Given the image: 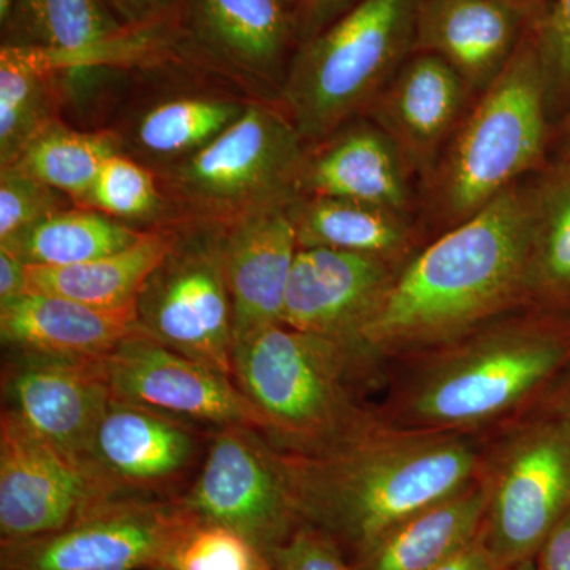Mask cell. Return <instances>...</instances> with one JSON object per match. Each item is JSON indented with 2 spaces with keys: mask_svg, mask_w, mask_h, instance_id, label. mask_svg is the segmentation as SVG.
Listing matches in <instances>:
<instances>
[{
  "mask_svg": "<svg viewBox=\"0 0 570 570\" xmlns=\"http://www.w3.org/2000/svg\"><path fill=\"white\" fill-rule=\"evenodd\" d=\"M149 570H164V569L156 568V569H149Z\"/></svg>",
  "mask_w": 570,
  "mask_h": 570,
  "instance_id": "obj_48",
  "label": "cell"
},
{
  "mask_svg": "<svg viewBox=\"0 0 570 570\" xmlns=\"http://www.w3.org/2000/svg\"><path fill=\"white\" fill-rule=\"evenodd\" d=\"M164 206L156 176L122 153L105 163L82 204L126 224L157 219Z\"/></svg>",
  "mask_w": 570,
  "mask_h": 570,
  "instance_id": "obj_33",
  "label": "cell"
},
{
  "mask_svg": "<svg viewBox=\"0 0 570 570\" xmlns=\"http://www.w3.org/2000/svg\"><path fill=\"white\" fill-rule=\"evenodd\" d=\"M360 0H303L295 13L299 43L324 31L326 26L343 17Z\"/></svg>",
  "mask_w": 570,
  "mask_h": 570,
  "instance_id": "obj_38",
  "label": "cell"
},
{
  "mask_svg": "<svg viewBox=\"0 0 570 570\" xmlns=\"http://www.w3.org/2000/svg\"><path fill=\"white\" fill-rule=\"evenodd\" d=\"M283 2L288 7V9L294 11L295 14L296 10H298L299 6H302L303 0H283Z\"/></svg>",
  "mask_w": 570,
  "mask_h": 570,
  "instance_id": "obj_46",
  "label": "cell"
},
{
  "mask_svg": "<svg viewBox=\"0 0 570 570\" xmlns=\"http://www.w3.org/2000/svg\"><path fill=\"white\" fill-rule=\"evenodd\" d=\"M3 409L85 466L86 456L111 403L104 360L7 354Z\"/></svg>",
  "mask_w": 570,
  "mask_h": 570,
  "instance_id": "obj_15",
  "label": "cell"
},
{
  "mask_svg": "<svg viewBox=\"0 0 570 570\" xmlns=\"http://www.w3.org/2000/svg\"><path fill=\"white\" fill-rule=\"evenodd\" d=\"M159 569L273 570V566L245 535L189 517L165 551Z\"/></svg>",
  "mask_w": 570,
  "mask_h": 570,
  "instance_id": "obj_32",
  "label": "cell"
},
{
  "mask_svg": "<svg viewBox=\"0 0 570 570\" xmlns=\"http://www.w3.org/2000/svg\"><path fill=\"white\" fill-rule=\"evenodd\" d=\"M407 160L377 124L341 127L307 153L298 193L346 198L403 213L409 204Z\"/></svg>",
  "mask_w": 570,
  "mask_h": 570,
  "instance_id": "obj_23",
  "label": "cell"
},
{
  "mask_svg": "<svg viewBox=\"0 0 570 570\" xmlns=\"http://www.w3.org/2000/svg\"><path fill=\"white\" fill-rule=\"evenodd\" d=\"M115 498L13 412L0 417V543L61 530Z\"/></svg>",
  "mask_w": 570,
  "mask_h": 570,
  "instance_id": "obj_12",
  "label": "cell"
},
{
  "mask_svg": "<svg viewBox=\"0 0 570 570\" xmlns=\"http://www.w3.org/2000/svg\"><path fill=\"white\" fill-rule=\"evenodd\" d=\"M532 26L505 0H422L414 52L438 56L469 88L483 92Z\"/></svg>",
  "mask_w": 570,
  "mask_h": 570,
  "instance_id": "obj_19",
  "label": "cell"
},
{
  "mask_svg": "<svg viewBox=\"0 0 570 570\" xmlns=\"http://www.w3.org/2000/svg\"><path fill=\"white\" fill-rule=\"evenodd\" d=\"M504 570H535V558H532V560L519 562V564L515 566H510V568Z\"/></svg>",
  "mask_w": 570,
  "mask_h": 570,
  "instance_id": "obj_45",
  "label": "cell"
},
{
  "mask_svg": "<svg viewBox=\"0 0 570 570\" xmlns=\"http://www.w3.org/2000/svg\"><path fill=\"white\" fill-rule=\"evenodd\" d=\"M247 104L224 97H179L141 116L135 140L142 151L165 159H186L236 121Z\"/></svg>",
  "mask_w": 570,
  "mask_h": 570,
  "instance_id": "obj_31",
  "label": "cell"
},
{
  "mask_svg": "<svg viewBox=\"0 0 570 570\" xmlns=\"http://www.w3.org/2000/svg\"><path fill=\"white\" fill-rule=\"evenodd\" d=\"M471 88L448 62L414 52L374 100V121L412 167L425 168L459 122Z\"/></svg>",
  "mask_w": 570,
  "mask_h": 570,
  "instance_id": "obj_21",
  "label": "cell"
},
{
  "mask_svg": "<svg viewBox=\"0 0 570 570\" xmlns=\"http://www.w3.org/2000/svg\"><path fill=\"white\" fill-rule=\"evenodd\" d=\"M305 138L283 112L261 104L168 171V186L194 219L228 223L250 209L299 197Z\"/></svg>",
  "mask_w": 570,
  "mask_h": 570,
  "instance_id": "obj_7",
  "label": "cell"
},
{
  "mask_svg": "<svg viewBox=\"0 0 570 570\" xmlns=\"http://www.w3.org/2000/svg\"><path fill=\"white\" fill-rule=\"evenodd\" d=\"M562 420H564L566 425H568V426H569V430H570V401H569V406H568V409H566L564 417H562Z\"/></svg>",
  "mask_w": 570,
  "mask_h": 570,
  "instance_id": "obj_47",
  "label": "cell"
},
{
  "mask_svg": "<svg viewBox=\"0 0 570 570\" xmlns=\"http://www.w3.org/2000/svg\"><path fill=\"white\" fill-rule=\"evenodd\" d=\"M393 264L376 255L298 249L285 292L283 324L341 341L365 358L360 335L395 279Z\"/></svg>",
  "mask_w": 570,
  "mask_h": 570,
  "instance_id": "obj_17",
  "label": "cell"
},
{
  "mask_svg": "<svg viewBox=\"0 0 570 570\" xmlns=\"http://www.w3.org/2000/svg\"><path fill=\"white\" fill-rule=\"evenodd\" d=\"M208 428L111 397L85 460L115 497L174 499L204 460Z\"/></svg>",
  "mask_w": 570,
  "mask_h": 570,
  "instance_id": "obj_13",
  "label": "cell"
},
{
  "mask_svg": "<svg viewBox=\"0 0 570 570\" xmlns=\"http://www.w3.org/2000/svg\"><path fill=\"white\" fill-rule=\"evenodd\" d=\"M535 40L551 105L570 107V0H551L549 11L534 26Z\"/></svg>",
  "mask_w": 570,
  "mask_h": 570,
  "instance_id": "obj_35",
  "label": "cell"
},
{
  "mask_svg": "<svg viewBox=\"0 0 570 570\" xmlns=\"http://www.w3.org/2000/svg\"><path fill=\"white\" fill-rule=\"evenodd\" d=\"M535 570H570V512L543 542Z\"/></svg>",
  "mask_w": 570,
  "mask_h": 570,
  "instance_id": "obj_39",
  "label": "cell"
},
{
  "mask_svg": "<svg viewBox=\"0 0 570 570\" xmlns=\"http://www.w3.org/2000/svg\"><path fill=\"white\" fill-rule=\"evenodd\" d=\"M174 499L190 519L238 532L268 558L302 524L281 452L254 426L214 428L193 482Z\"/></svg>",
  "mask_w": 570,
  "mask_h": 570,
  "instance_id": "obj_9",
  "label": "cell"
},
{
  "mask_svg": "<svg viewBox=\"0 0 570 570\" xmlns=\"http://www.w3.org/2000/svg\"><path fill=\"white\" fill-rule=\"evenodd\" d=\"M171 40L179 56L264 81L287 73L299 47L294 11L283 0H181Z\"/></svg>",
  "mask_w": 570,
  "mask_h": 570,
  "instance_id": "obj_16",
  "label": "cell"
},
{
  "mask_svg": "<svg viewBox=\"0 0 570 570\" xmlns=\"http://www.w3.org/2000/svg\"><path fill=\"white\" fill-rule=\"evenodd\" d=\"M269 561L273 570H356L335 540L309 524H299Z\"/></svg>",
  "mask_w": 570,
  "mask_h": 570,
  "instance_id": "obj_36",
  "label": "cell"
},
{
  "mask_svg": "<svg viewBox=\"0 0 570 570\" xmlns=\"http://www.w3.org/2000/svg\"><path fill=\"white\" fill-rule=\"evenodd\" d=\"M422 0H360L299 43L284 77L288 118L306 141H324L373 105L414 52Z\"/></svg>",
  "mask_w": 570,
  "mask_h": 570,
  "instance_id": "obj_5",
  "label": "cell"
},
{
  "mask_svg": "<svg viewBox=\"0 0 570 570\" xmlns=\"http://www.w3.org/2000/svg\"><path fill=\"white\" fill-rule=\"evenodd\" d=\"M69 197L17 165L0 170V243L13 238L45 217L69 208Z\"/></svg>",
  "mask_w": 570,
  "mask_h": 570,
  "instance_id": "obj_34",
  "label": "cell"
},
{
  "mask_svg": "<svg viewBox=\"0 0 570 570\" xmlns=\"http://www.w3.org/2000/svg\"><path fill=\"white\" fill-rule=\"evenodd\" d=\"M28 265L0 247V303L28 294Z\"/></svg>",
  "mask_w": 570,
  "mask_h": 570,
  "instance_id": "obj_40",
  "label": "cell"
},
{
  "mask_svg": "<svg viewBox=\"0 0 570 570\" xmlns=\"http://www.w3.org/2000/svg\"><path fill=\"white\" fill-rule=\"evenodd\" d=\"M365 365L341 341L281 324L236 341L232 377L277 450L316 455L376 420L355 396Z\"/></svg>",
  "mask_w": 570,
  "mask_h": 570,
  "instance_id": "obj_3",
  "label": "cell"
},
{
  "mask_svg": "<svg viewBox=\"0 0 570 570\" xmlns=\"http://www.w3.org/2000/svg\"><path fill=\"white\" fill-rule=\"evenodd\" d=\"M135 332L132 314L62 296L28 292L0 303V337L11 354L104 360Z\"/></svg>",
  "mask_w": 570,
  "mask_h": 570,
  "instance_id": "obj_22",
  "label": "cell"
},
{
  "mask_svg": "<svg viewBox=\"0 0 570 570\" xmlns=\"http://www.w3.org/2000/svg\"><path fill=\"white\" fill-rule=\"evenodd\" d=\"M176 225L146 230L140 242L96 261L61 268L28 265L29 292L75 299L99 309L135 316L145 281L170 249Z\"/></svg>",
  "mask_w": 570,
  "mask_h": 570,
  "instance_id": "obj_25",
  "label": "cell"
},
{
  "mask_svg": "<svg viewBox=\"0 0 570 570\" xmlns=\"http://www.w3.org/2000/svg\"><path fill=\"white\" fill-rule=\"evenodd\" d=\"M189 515L175 499L115 497L61 530L0 543V570H149Z\"/></svg>",
  "mask_w": 570,
  "mask_h": 570,
  "instance_id": "obj_11",
  "label": "cell"
},
{
  "mask_svg": "<svg viewBox=\"0 0 570 570\" xmlns=\"http://www.w3.org/2000/svg\"><path fill=\"white\" fill-rule=\"evenodd\" d=\"M299 249L325 247L395 262L411 245L403 213L332 197H302L292 205Z\"/></svg>",
  "mask_w": 570,
  "mask_h": 570,
  "instance_id": "obj_26",
  "label": "cell"
},
{
  "mask_svg": "<svg viewBox=\"0 0 570 570\" xmlns=\"http://www.w3.org/2000/svg\"><path fill=\"white\" fill-rule=\"evenodd\" d=\"M126 28L148 31L170 24L181 0H105Z\"/></svg>",
  "mask_w": 570,
  "mask_h": 570,
  "instance_id": "obj_37",
  "label": "cell"
},
{
  "mask_svg": "<svg viewBox=\"0 0 570 570\" xmlns=\"http://www.w3.org/2000/svg\"><path fill=\"white\" fill-rule=\"evenodd\" d=\"M434 570H502L485 546L482 534L466 550Z\"/></svg>",
  "mask_w": 570,
  "mask_h": 570,
  "instance_id": "obj_41",
  "label": "cell"
},
{
  "mask_svg": "<svg viewBox=\"0 0 570 570\" xmlns=\"http://www.w3.org/2000/svg\"><path fill=\"white\" fill-rule=\"evenodd\" d=\"M561 156L562 160H570V108L561 127Z\"/></svg>",
  "mask_w": 570,
  "mask_h": 570,
  "instance_id": "obj_43",
  "label": "cell"
},
{
  "mask_svg": "<svg viewBox=\"0 0 570 570\" xmlns=\"http://www.w3.org/2000/svg\"><path fill=\"white\" fill-rule=\"evenodd\" d=\"M296 198L250 209L224 223L235 343L283 324L285 292L299 249L292 214Z\"/></svg>",
  "mask_w": 570,
  "mask_h": 570,
  "instance_id": "obj_18",
  "label": "cell"
},
{
  "mask_svg": "<svg viewBox=\"0 0 570 570\" xmlns=\"http://www.w3.org/2000/svg\"><path fill=\"white\" fill-rule=\"evenodd\" d=\"M119 153L121 138L110 130L80 132L55 121L11 165L82 206L105 163Z\"/></svg>",
  "mask_w": 570,
  "mask_h": 570,
  "instance_id": "obj_30",
  "label": "cell"
},
{
  "mask_svg": "<svg viewBox=\"0 0 570 570\" xmlns=\"http://www.w3.org/2000/svg\"><path fill=\"white\" fill-rule=\"evenodd\" d=\"M135 322L146 336L232 376L235 317L224 223L176 225L170 249L142 284Z\"/></svg>",
  "mask_w": 570,
  "mask_h": 570,
  "instance_id": "obj_8",
  "label": "cell"
},
{
  "mask_svg": "<svg viewBox=\"0 0 570 570\" xmlns=\"http://www.w3.org/2000/svg\"><path fill=\"white\" fill-rule=\"evenodd\" d=\"M146 230L91 208H66L0 243L29 266L61 268L127 249Z\"/></svg>",
  "mask_w": 570,
  "mask_h": 570,
  "instance_id": "obj_27",
  "label": "cell"
},
{
  "mask_svg": "<svg viewBox=\"0 0 570 570\" xmlns=\"http://www.w3.org/2000/svg\"><path fill=\"white\" fill-rule=\"evenodd\" d=\"M532 189V230L524 299L570 311V160Z\"/></svg>",
  "mask_w": 570,
  "mask_h": 570,
  "instance_id": "obj_28",
  "label": "cell"
},
{
  "mask_svg": "<svg viewBox=\"0 0 570 570\" xmlns=\"http://www.w3.org/2000/svg\"><path fill=\"white\" fill-rule=\"evenodd\" d=\"M412 377L401 401L407 428L460 433L515 411L566 362L553 326L509 324L453 341Z\"/></svg>",
  "mask_w": 570,
  "mask_h": 570,
  "instance_id": "obj_4",
  "label": "cell"
},
{
  "mask_svg": "<svg viewBox=\"0 0 570 570\" xmlns=\"http://www.w3.org/2000/svg\"><path fill=\"white\" fill-rule=\"evenodd\" d=\"M112 397L214 430L247 425L258 430L254 409L234 377L179 354L140 330L105 358Z\"/></svg>",
  "mask_w": 570,
  "mask_h": 570,
  "instance_id": "obj_14",
  "label": "cell"
},
{
  "mask_svg": "<svg viewBox=\"0 0 570 570\" xmlns=\"http://www.w3.org/2000/svg\"><path fill=\"white\" fill-rule=\"evenodd\" d=\"M517 7L521 13L530 18L532 24H538L546 17L547 11L550 9L551 0H505Z\"/></svg>",
  "mask_w": 570,
  "mask_h": 570,
  "instance_id": "obj_42",
  "label": "cell"
},
{
  "mask_svg": "<svg viewBox=\"0 0 570 570\" xmlns=\"http://www.w3.org/2000/svg\"><path fill=\"white\" fill-rule=\"evenodd\" d=\"M549 88L534 26L483 91L445 160L442 202L463 223L534 170L549 141Z\"/></svg>",
  "mask_w": 570,
  "mask_h": 570,
  "instance_id": "obj_6",
  "label": "cell"
},
{
  "mask_svg": "<svg viewBox=\"0 0 570 570\" xmlns=\"http://www.w3.org/2000/svg\"><path fill=\"white\" fill-rule=\"evenodd\" d=\"M281 459L299 523L354 553L480 472L478 449L460 433L390 428L377 419L326 452H281Z\"/></svg>",
  "mask_w": 570,
  "mask_h": 570,
  "instance_id": "obj_2",
  "label": "cell"
},
{
  "mask_svg": "<svg viewBox=\"0 0 570 570\" xmlns=\"http://www.w3.org/2000/svg\"><path fill=\"white\" fill-rule=\"evenodd\" d=\"M105 0H14L2 45L40 51L50 69L124 66L134 40Z\"/></svg>",
  "mask_w": 570,
  "mask_h": 570,
  "instance_id": "obj_20",
  "label": "cell"
},
{
  "mask_svg": "<svg viewBox=\"0 0 570 570\" xmlns=\"http://www.w3.org/2000/svg\"><path fill=\"white\" fill-rule=\"evenodd\" d=\"M482 538L502 570L538 557L570 512V430L564 420L521 428L485 479Z\"/></svg>",
  "mask_w": 570,
  "mask_h": 570,
  "instance_id": "obj_10",
  "label": "cell"
},
{
  "mask_svg": "<svg viewBox=\"0 0 570 570\" xmlns=\"http://www.w3.org/2000/svg\"><path fill=\"white\" fill-rule=\"evenodd\" d=\"M532 189L510 187L397 269L360 335L373 360L401 348L453 343L524 298Z\"/></svg>",
  "mask_w": 570,
  "mask_h": 570,
  "instance_id": "obj_1",
  "label": "cell"
},
{
  "mask_svg": "<svg viewBox=\"0 0 570 570\" xmlns=\"http://www.w3.org/2000/svg\"><path fill=\"white\" fill-rule=\"evenodd\" d=\"M14 0H0V24H6L11 13Z\"/></svg>",
  "mask_w": 570,
  "mask_h": 570,
  "instance_id": "obj_44",
  "label": "cell"
},
{
  "mask_svg": "<svg viewBox=\"0 0 570 570\" xmlns=\"http://www.w3.org/2000/svg\"><path fill=\"white\" fill-rule=\"evenodd\" d=\"M58 75L32 48H0V167L13 164L37 135L58 121L51 92Z\"/></svg>",
  "mask_w": 570,
  "mask_h": 570,
  "instance_id": "obj_29",
  "label": "cell"
},
{
  "mask_svg": "<svg viewBox=\"0 0 570 570\" xmlns=\"http://www.w3.org/2000/svg\"><path fill=\"white\" fill-rule=\"evenodd\" d=\"M489 509L485 479L390 528L355 553L356 570H434L479 539Z\"/></svg>",
  "mask_w": 570,
  "mask_h": 570,
  "instance_id": "obj_24",
  "label": "cell"
}]
</instances>
